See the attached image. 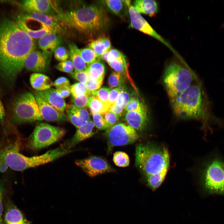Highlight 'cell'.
Segmentation results:
<instances>
[{
	"mask_svg": "<svg viewBox=\"0 0 224 224\" xmlns=\"http://www.w3.org/2000/svg\"><path fill=\"white\" fill-rule=\"evenodd\" d=\"M35 48L33 39L17 21L5 19L0 22V75L8 85H13Z\"/></svg>",
	"mask_w": 224,
	"mask_h": 224,
	"instance_id": "cell-1",
	"label": "cell"
},
{
	"mask_svg": "<svg viewBox=\"0 0 224 224\" xmlns=\"http://www.w3.org/2000/svg\"><path fill=\"white\" fill-rule=\"evenodd\" d=\"M55 17L60 26L87 34L103 30L108 19L104 9L96 5H82L71 10L60 11Z\"/></svg>",
	"mask_w": 224,
	"mask_h": 224,
	"instance_id": "cell-2",
	"label": "cell"
},
{
	"mask_svg": "<svg viewBox=\"0 0 224 224\" xmlns=\"http://www.w3.org/2000/svg\"><path fill=\"white\" fill-rule=\"evenodd\" d=\"M170 100L174 114L180 118L204 121L208 117L204 92L198 78L178 97Z\"/></svg>",
	"mask_w": 224,
	"mask_h": 224,
	"instance_id": "cell-3",
	"label": "cell"
},
{
	"mask_svg": "<svg viewBox=\"0 0 224 224\" xmlns=\"http://www.w3.org/2000/svg\"><path fill=\"white\" fill-rule=\"evenodd\" d=\"M19 149V144L15 142L6 146L0 151V159L3 160L9 167L18 171L52 161L72 151L63 145L42 155L29 157L20 153Z\"/></svg>",
	"mask_w": 224,
	"mask_h": 224,
	"instance_id": "cell-4",
	"label": "cell"
},
{
	"mask_svg": "<svg viewBox=\"0 0 224 224\" xmlns=\"http://www.w3.org/2000/svg\"><path fill=\"white\" fill-rule=\"evenodd\" d=\"M197 78L184 60L169 63L165 69L163 82L170 100L178 97Z\"/></svg>",
	"mask_w": 224,
	"mask_h": 224,
	"instance_id": "cell-5",
	"label": "cell"
},
{
	"mask_svg": "<svg viewBox=\"0 0 224 224\" xmlns=\"http://www.w3.org/2000/svg\"><path fill=\"white\" fill-rule=\"evenodd\" d=\"M169 161L168 152L165 147L142 143L136 146L135 165L146 177L168 170Z\"/></svg>",
	"mask_w": 224,
	"mask_h": 224,
	"instance_id": "cell-6",
	"label": "cell"
},
{
	"mask_svg": "<svg viewBox=\"0 0 224 224\" xmlns=\"http://www.w3.org/2000/svg\"><path fill=\"white\" fill-rule=\"evenodd\" d=\"M11 120L21 124L43 120L35 97L27 92L19 95L13 102L11 109Z\"/></svg>",
	"mask_w": 224,
	"mask_h": 224,
	"instance_id": "cell-7",
	"label": "cell"
},
{
	"mask_svg": "<svg viewBox=\"0 0 224 224\" xmlns=\"http://www.w3.org/2000/svg\"><path fill=\"white\" fill-rule=\"evenodd\" d=\"M202 180L207 192L224 194V161L217 157L209 161L202 172Z\"/></svg>",
	"mask_w": 224,
	"mask_h": 224,
	"instance_id": "cell-8",
	"label": "cell"
},
{
	"mask_svg": "<svg viewBox=\"0 0 224 224\" xmlns=\"http://www.w3.org/2000/svg\"><path fill=\"white\" fill-rule=\"evenodd\" d=\"M64 129L45 123L37 124L28 138L27 145L35 150L48 146L62 138Z\"/></svg>",
	"mask_w": 224,
	"mask_h": 224,
	"instance_id": "cell-9",
	"label": "cell"
},
{
	"mask_svg": "<svg viewBox=\"0 0 224 224\" xmlns=\"http://www.w3.org/2000/svg\"><path fill=\"white\" fill-rule=\"evenodd\" d=\"M105 135L107 140L109 152L114 147L132 143L136 141L139 137L134 128L124 123L117 124L107 129Z\"/></svg>",
	"mask_w": 224,
	"mask_h": 224,
	"instance_id": "cell-10",
	"label": "cell"
},
{
	"mask_svg": "<svg viewBox=\"0 0 224 224\" xmlns=\"http://www.w3.org/2000/svg\"><path fill=\"white\" fill-rule=\"evenodd\" d=\"M128 11L131 27L157 40L168 47L176 55H177L171 45L153 29L133 6L131 5L128 7Z\"/></svg>",
	"mask_w": 224,
	"mask_h": 224,
	"instance_id": "cell-11",
	"label": "cell"
},
{
	"mask_svg": "<svg viewBox=\"0 0 224 224\" xmlns=\"http://www.w3.org/2000/svg\"><path fill=\"white\" fill-rule=\"evenodd\" d=\"M75 164L91 177L114 171V169L105 160L95 156L77 160Z\"/></svg>",
	"mask_w": 224,
	"mask_h": 224,
	"instance_id": "cell-12",
	"label": "cell"
},
{
	"mask_svg": "<svg viewBox=\"0 0 224 224\" xmlns=\"http://www.w3.org/2000/svg\"><path fill=\"white\" fill-rule=\"evenodd\" d=\"M48 54L34 50L27 56L24 66L27 70L36 72H44L49 65Z\"/></svg>",
	"mask_w": 224,
	"mask_h": 224,
	"instance_id": "cell-13",
	"label": "cell"
},
{
	"mask_svg": "<svg viewBox=\"0 0 224 224\" xmlns=\"http://www.w3.org/2000/svg\"><path fill=\"white\" fill-rule=\"evenodd\" d=\"M43 119L50 122H63L68 120L67 115L60 112L38 95H34Z\"/></svg>",
	"mask_w": 224,
	"mask_h": 224,
	"instance_id": "cell-14",
	"label": "cell"
},
{
	"mask_svg": "<svg viewBox=\"0 0 224 224\" xmlns=\"http://www.w3.org/2000/svg\"><path fill=\"white\" fill-rule=\"evenodd\" d=\"M22 4L27 12H34L51 15L54 12L57 14L60 10L58 3L55 1L26 0L23 1Z\"/></svg>",
	"mask_w": 224,
	"mask_h": 224,
	"instance_id": "cell-15",
	"label": "cell"
},
{
	"mask_svg": "<svg viewBox=\"0 0 224 224\" xmlns=\"http://www.w3.org/2000/svg\"><path fill=\"white\" fill-rule=\"evenodd\" d=\"M21 18L24 20H31L39 23L50 28L57 33L61 29V26L55 16L43 13L34 12H27Z\"/></svg>",
	"mask_w": 224,
	"mask_h": 224,
	"instance_id": "cell-16",
	"label": "cell"
},
{
	"mask_svg": "<svg viewBox=\"0 0 224 224\" xmlns=\"http://www.w3.org/2000/svg\"><path fill=\"white\" fill-rule=\"evenodd\" d=\"M94 124L91 120L84 125L77 128L73 137L63 145L69 150L80 142L94 135L96 131Z\"/></svg>",
	"mask_w": 224,
	"mask_h": 224,
	"instance_id": "cell-17",
	"label": "cell"
},
{
	"mask_svg": "<svg viewBox=\"0 0 224 224\" xmlns=\"http://www.w3.org/2000/svg\"><path fill=\"white\" fill-rule=\"evenodd\" d=\"M68 119L77 128L90 120V114L86 108H79L73 104L67 105L66 108Z\"/></svg>",
	"mask_w": 224,
	"mask_h": 224,
	"instance_id": "cell-18",
	"label": "cell"
},
{
	"mask_svg": "<svg viewBox=\"0 0 224 224\" xmlns=\"http://www.w3.org/2000/svg\"><path fill=\"white\" fill-rule=\"evenodd\" d=\"M34 93L39 95L56 110L64 113L67 105L65 100L58 94L56 89L50 88L42 91H36Z\"/></svg>",
	"mask_w": 224,
	"mask_h": 224,
	"instance_id": "cell-19",
	"label": "cell"
},
{
	"mask_svg": "<svg viewBox=\"0 0 224 224\" xmlns=\"http://www.w3.org/2000/svg\"><path fill=\"white\" fill-rule=\"evenodd\" d=\"M124 119L128 124L136 130L142 131L146 127L148 121V111L127 112Z\"/></svg>",
	"mask_w": 224,
	"mask_h": 224,
	"instance_id": "cell-20",
	"label": "cell"
},
{
	"mask_svg": "<svg viewBox=\"0 0 224 224\" xmlns=\"http://www.w3.org/2000/svg\"><path fill=\"white\" fill-rule=\"evenodd\" d=\"M4 220L6 224H30L22 212L11 203L6 206Z\"/></svg>",
	"mask_w": 224,
	"mask_h": 224,
	"instance_id": "cell-21",
	"label": "cell"
},
{
	"mask_svg": "<svg viewBox=\"0 0 224 224\" xmlns=\"http://www.w3.org/2000/svg\"><path fill=\"white\" fill-rule=\"evenodd\" d=\"M60 43V38L54 32L46 34L40 38L38 42L39 47L47 54L54 51Z\"/></svg>",
	"mask_w": 224,
	"mask_h": 224,
	"instance_id": "cell-22",
	"label": "cell"
},
{
	"mask_svg": "<svg viewBox=\"0 0 224 224\" xmlns=\"http://www.w3.org/2000/svg\"><path fill=\"white\" fill-rule=\"evenodd\" d=\"M30 81L32 87L38 91L48 89L53 85V82L48 77L39 72L32 74Z\"/></svg>",
	"mask_w": 224,
	"mask_h": 224,
	"instance_id": "cell-23",
	"label": "cell"
},
{
	"mask_svg": "<svg viewBox=\"0 0 224 224\" xmlns=\"http://www.w3.org/2000/svg\"><path fill=\"white\" fill-rule=\"evenodd\" d=\"M133 7L140 13L145 14L149 16H154L159 9L157 2L153 0H137L133 2Z\"/></svg>",
	"mask_w": 224,
	"mask_h": 224,
	"instance_id": "cell-24",
	"label": "cell"
},
{
	"mask_svg": "<svg viewBox=\"0 0 224 224\" xmlns=\"http://www.w3.org/2000/svg\"><path fill=\"white\" fill-rule=\"evenodd\" d=\"M69 56L75 71H86L87 66L82 59L80 53V49L73 43L68 44Z\"/></svg>",
	"mask_w": 224,
	"mask_h": 224,
	"instance_id": "cell-25",
	"label": "cell"
},
{
	"mask_svg": "<svg viewBox=\"0 0 224 224\" xmlns=\"http://www.w3.org/2000/svg\"><path fill=\"white\" fill-rule=\"evenodd\" d=\"M111 47L109 39L102 36L92 41L88 46V48L93 50L100 58L105 53L111 49Z\"/></svg>",
	"mask_w": 224,
	"mask_h": 224,
	"instance_id": "cell-26",
	"label": "cell"
},
{
	"mask_svg": "<svg viewBox=\"0 0 224 224\" xmlns=\"http://www.w3.org/2000/svg\"><path fill=\"white\" fill-rule=\"evenodd\" d=\"M17 21L20 27L33 39H40L47 34L54 32L50 28L45 26H44L39 30L30 28L27 26L25 21L20 17Z\"/></svg>",
	"mask_w": 224,
	"mask_h": 224,
	"instance_id": "cell-27",
	"label": "cell"
},
{
	"mask_svg": "<svg viewBox=\"0 0 224 224\" xmlns=\"http://www.w3.org/2000/svg\"><path fill=\"white\" fill-rule=\"evenodd\" d=\"M91 114L98 113L103 115L109 111L110 108L92 94L90 96L88 106Z\"/></svg>",
	"mask_w": 224,
	"mask_h": 224,
	"instance_id": "cell-28",
	"label": "cell"
},
{
	"mask_svg": "<svg viewBox=\"0 0 224 224\" xmlns=\"http://www.w3.org/2000/svg\"><path fill=\"white\" fill-rule=\"evenodd\" d=\"M105 70L104 64L99 59L88 65L86 71L90 77L103 80Z\"/></svg>",
	"mask_w": 224,
	"mask_h": 224,
	"instance_id": "cell-29",
	"label": "cell"
},
{
	"mask_svg": "<svg viewBox=\"0 0 224 224\" xmlns=\"http://www.w3.org/2000/svg\"><path fill=\"white\" fill-rule=\"evenodd\" d=\"M168 170L146 177L147 184L149 188L154 191L158 188L164 181Z\"/></svg>",
	"mask_w": 224,
	"mask_h": 224,
	"instance_id": "cell-30",
	"label": "cell"
},
{
	"mask_svg": "<svg viewBox=\"0 0 224 224\" xmlns=\"http://www.w3.org/2000/svg\"><path fill=\"white\" fill-rule=\"evenodd\" d=\"M127 112L131 111H148L146 105L137 97H131L130 100L125 107Z\"/></svg>",
	"mask_w": 224,
	"mask_h": 224,
	"instance_id": "cell-31",
	"label": "cell"
},
{
	"mask_svg": "<svg viewBox=\"0 0 224 224\" xmlns=\"http://www.w3.org/2000/svg\"><path fill=\"white\" fill-rule=\"evenodd\" d=\"M118 87L120 90V91L114 104L118 106L125 108L131 98L129 93L128 91L124 84Z\"/></svg>",
	"mask_w": 224,
	"mask_h": 224,
	"instance_id": "cell-32",
	"label": "cell"
},
{
	"mask_svg": "<svg viewBox=\"0 0 224 224\" xmlns=\"http://www.w3.org/2000/svg\"><path fill=\"white\" fill-rule=\"evenodd\" d=\"M80 53L83 61L88 65L100 58L95 52L89 48L80 49Z\"/></svg>",
	"mask_w": 224,
	"mask_h": 224,
	"instance_id": "cell-33",
	"label": "cell"
},
{
	"mask_svg": "<svg viewBox=\"0 0 224 224\" xmlns=\"http://www.w3.org/2000/svg\"><path fill=\"white\" fill-rule=\"evenodd\" d=\"M101 58L107 63L113 60L126 61L124 55L120 51L115 49H110L105 53Z\"/></svg>",
	"mask_w": 224,
	"mask_h": 224,
	"instance_id": "cell-34",
	"label": "cell"
},
{
	"mask_svg": "<svg viewBox=\"0 0 224 224\" xmlns=\"http://www.w3.org/2000/svg\"><path fill=\"white\" fill-rule=\"evenodd\" d=\"M113 161L115 165L119 167H126L129 164L128 156L123 152L118 151L115 152L113 155Z\"/></svg>",
	"mask_w": 224,
	"mask_h": 224,
	"instance_id": "cell-35",
	"label": "cell"
},
{
	"mask_svg": "<svg viewBox=\"0 0 224 224\" xmlns=\"http://www.w3.org/2000/svg\"><path fill=\"white\" fill-rule=\"evenodd\" d=\"M102 2L112 12L117 15H119L121 13L124 4L122 0H107Z\"/></svg>",
	"mask_w": 224,
	"mask_h": 224,
	"instance_id": "cell-36",
	"label": "cell"
},
{
	"mask_svg": "<svg viewBox=\"0 0 224 224\" xmlns=\"http://www.w3.org/2000/svg\"><path fill=\"white\" fill-rule=\"evenodd\" d=\"M70 87L71 93L73 98L83 94H91L92 93L87 90L85 84L80 82L74 84Z\"/></svg>",
	"mask_w": 224,
	"mask_h": 224,
	"instance_id": "cell-37",
	"label": "cell"
},
{
	"mask_svg": "<svg viewBox=\"0 0 224 224\" xmlns=\"http://www.w3.org/2000/svg\"><path fill=\"white\" fill-rule=\"evenodd\" d=\"M110 89V88L103 87L92 92V94L110 108L109 104V98Z\"/></svg>",
	"mask_w": 224,
	"mask_h": 224,
	"instance_id": "cell-38",
	"label": "cell"
},
{
	"mask_svg": "<svg viewBox=\"0 0 224 224\" xmlns=\"http://www.w3.org/2000/svg\"><path fill=\"white\" fill-rule=\"evenodd\" d=\"M124 82L122 74L115 71L113 72L108 78V83L111 88L118 87Z\"/></svg>",
	"mask_w": 224,
	"mask_h": 224,
	"instance_id": "cell-39",
	"label": "cell"
},
{
	"mask_svg": "<svg viewBox=\"0 0 224 224\" xmlns=\"http://www.w3.org/2000/svg\"><path fill=\"white\" fill-rule=\"evenodd\" d=\"M107 63L117 72L122 75H124L127 72L128 67L126 61L113 60Z\"/></svg>",
	"mask_w": 224,
	"mask_h": 224,
	"instance_id": "cell-40",
	"label": "cell"
},
{
	"mask_svg": "<svg viewBox=\"0 0 224 224\" xmlns=\"http://www.w3.org/2000/svg\"><path fill=\"white\" fill-rule=\"evenodd\" d=\"M91 94H84L73 98V105L77 107L84 108L88 107Z\"/></svg>",
	"mask_w": 224,
	"mask_h": 224,
	"instance_id": "cell-41",
	"label": "cell"
},
{
	"mask_svg": "<svg viewBox=\"0 0 224 224\" xmlns=\"http://www.w3.org/2000/svg\"><path fill=\"white\" fill-rule=\"evenodd\" d=\"M103 80L89 77L85 85L87 90L92 93L100 89L103 83Z\"/></svg>",
	"mask_w": 224,
	"mask_h": 224,
	"instance_id": "cell-42",
	"label": "cell"
},
{
	"mask_svg": "<svg viewBox=\"0 0 224 224\" xmlns=\"http://www.w3.org/2000/svg\"><path fill=\"white\" fill-rule=\"evenodd\" d=\"M102 115L108 128L116 124L120 117L109 111Z\"/></svg>",
	"mask_w": 224,
	"mask_h": 224,
	"instance_id": "cell-43",
	"label": "cell"
},
{
	"mask_svg": "<svg viewBox=\"0 0 224 224\" xmlns=\"http://www.w3.org/2000/svg\"><path fill=\"white\" fill-rule=\"evenodd\" d=\"M55 68L59 71L70 73L73 72L74 69L72 62L67 59L61 62L55 66Z\"/></svg>",
	"mask_w": 224,
	"mask_h": 224,
	"instance_id": "cell-44",
	"label": "cell"
},
{
	"mask_svg": "<svg viewBox=\"0 0 224 224\" xmlns=\"http://www.w3.org/2000/svg\"><path fill=\"white\" fill-rule=\"evenodd\" d=\"M91 114L93 122L96 128L100 130H106L108 128L102 115L98 113Z\"/></svg>",
	"mask_w": 224,
	"mask_h": 224,
	"instance_id": "cell-45",
	"label": "cell"
},
{
	"mask_svg": "<svg viewBox=\"0 0 224 224\" xmlns=\"http://www.w3.org/2000/svg\"><path fill=\"white\" fill-rule=\"evenodd\" d=\"M54 52V57L58 61L62 62L65 61L69 57L68 50L63 46L58 47Z\"/></svg>",
	"mask_w": 224,
	"mask_h": 224,
	"instance_id": "cell-46",
	"label": "cell"
},
{
	"mask_svg": "<svg viewBox=\"0 0 224 224\" xmlns=\"http://www.w3.org/2000/svg\"><path fill=\"white\" fill-rule=\"evenodd\" d=\"M70 75L73 78L84 84L86 83L90 77L86 71H74L71 73Z\"/></svg>",
	"mask_w": 224,
	"mask_h": 224,
	"instance_id": "cell-47",
	"label": "cell"
},
{
	"mask_svg": "<svg viewBox=\"0 0 224 224\" xmlns=\"http://www.w3.org/2000/svg\"><path fill=\"white\" fill-rule=\"evenodd\" d=\"M120 91L119 87L110 90L109 98V104L110 108L115 103Z\"/></svg>",
	"mask_w": 224,
	"mask_h": 224,
	"instance_id": "cell-48",
	"label": "cell"
},
{
	"mask_svg": "<svg viewBox=\"0 0 224 224\" xmlns=\"http://www.w3.org/2000/svg\"><path fill=\"white\" fill-rule=\"evenodd\" d=\"M70 83L69 80L67 77H58L53 82V86L57 88L63 86H69Z\"/></svg>",
	"mask_w": 224,
	"mask_h": 224,
	"instance_id": "cell-49",
	"label": "cell"
},
{
	"mask_svg": "<svg viewBox=\"0 0 224 224\" xmlns=\"http://www.w3.org/2000/svg\"><path fill=\"white\" fill-rule=\"evenodd\" d=\"M56 91L63 99L68 97L71 94L70 86H63L56 88Z\"/></svg>",
	"mask_w": 224,
	"mask_h": 224,
	"instance_id": "cell-50",
	"label": "cell"
},
{
	"mask_svg": "<svg viewBox=\"0 0 224 224\" xmlns=\"http://www.w3.org/2000/svg\"><path fill=\"white\" fill-rule=\"evenodd\" d=\"M124 110L125 108L118 106L114 104L110 108L109 111L120 117Z\"/></svg>",
	"mask_w": 224,
	"mask_h": 224,
	"instance_id": "cell-51",
	"label": "cell"
},
{
	"mask_svg": "<svg viewBox=\"0 0 224 224\" xmlns=\"http://www.w3.org/2000/svg\"><path fill=\"white\" fill-rule=\"evenodd\" d=\"M8 167L5 162L0 159V172L2 173L5 172Z\"/></svg>",
	"mask_w": 224,
	"mask_h": 224,
	"instance_id": "cell-52",
	"label": "cell"
},
{
	"mask_svg": "<svg viewBox=\"0 0 224 224\" xmlns=\"http://www.w3.org/2000/svg\"><path fill=\"white\" fill-rule=\"evenodd\" d=\"M5 115V110L4 107L0 97V120L2 121Z\"/></svg>",
	"mask_w": 224,
	"mask_h": 224,
	"instance_id": "cell-53",
	"label": "cell"
},
{
	"mask_svg": "<svg viewBox=\"0 0 224 224\" xmlns=\"http://www.w3.org/2000/svg\"><path fill=\"white\" fill-rule=\"evenodd\" d=\"M2 198V194H0V224H3L2 217L3 211Z\"/></svg>",
	"mask_w": 224,
	"mask_h": 224,
	"instance_id": "cell-54",
	"label": "cell"
},
{
	"mask_svg": "<svg viewBox=\"0 0 224 224\" xmlns=\"http://www.w3.org/2000/svg\"><path fill=\"white\" fill-rule=\"evenodd\" d=\"M122 1L124 4L127 5L128 7L131 5V1L128 0Z\"/></svg>",
	"mask_w": 224,
	"mask_h": 224,
	"instance_id": "cell-55",
	"label": "cell"
},
{
	"mask_svg": "<svg viewBox=\"0 0 224 224\" xmlns=\"http://www.w3.org/2000/svg\"><path fill=\"white\" fill-rule=\"evenodd\" d=\"M3 189L2 186L0 184V194H2Z\"/></svg>",
	"mask_w": 224,
	"mask_h": 224,
	"instance_id": "cell-56",
	"label": "cell"
},
{
	"mask_svg": "<svg viewBox=\"0 0 224 224\" xmlns=\"http://www.w3.org/2000/svg\"></svg>",
	"mask_w": 224,
	"mask_h": 224,
	"instance_id": "cell-57",
	"label": "cell"
}]
</instances>
